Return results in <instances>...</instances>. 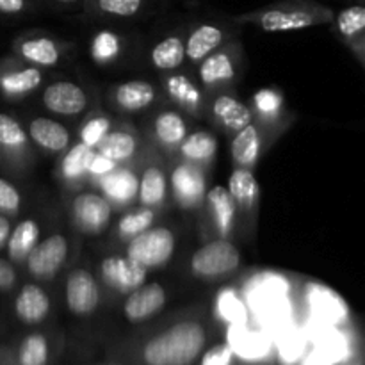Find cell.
<instances>
[{"instance_id":"1","label":"cell","mask_w":365,"mask_h":365,"mask_svg":"<svg viewBox=\"0 0 365 365\" xmlns=\"http://www.w3.org/2000/svg\"><path fill=\"white\" fill-rule=\"evenodd\" d=\"M207 331L196 321H182L146 342V365H191L203 351Z\"/></svg>"},{"instance_id":"2","label":"cell","mask_w":365,"mask_h":365,"mask_svg":"<svg viewBox=\"0 0 365 365\" xmlns=\"http://www.w3.org/2000/svg\"><path fill=\"white\" fill-rule=\"evenodd\" d=\"M331 18L328 7L309 0H289L242 16V21H253L266 32H287L309 29Z\"/></svg>"},{"instance_id":"3","label":"cell","mask_w":365,"mask_h":365,"mask_svg":"<svg viewBox=\"0 0 365 365\" xmlns=\"http://www.w3.org/2000/svg\"><path fill=\"white\" fill-rule=\"evenodd\" d=\"M177 237L166 227H150L127 242V253L138 264L146 269H159L166 266L175 255Z\"/></svg>"},{"instance_id":"4","label":"cell","mask_w":365,"mask_h":365,"mask_svg":"<svg viewBox=\"0 0 365 365\" xmlns=\"http://www.w3.org/2000/svg\"><path fill=\"white\" fill-rule=\"evenodd\" d=\"M241 253L227 237L214 239L196 250L191 257V271L202 280H217L237 271Z\"/></svg>"},{"instance_id":"5","label":"cell","mask_w":365,"mask_h":365,"mask_svg":"<svg viewBox=\"0 0 365 365\" xmlns=\"http://www.w3.org/2000/svg\"><path fill=\"white\" fill-rule=\"evenodd\" d=\"M68 257V241L63 234L41 239L25 259L27 271L38 280H48L63 267Z\"/></svg>"},{"instance_id":"6","label":"cell","mask_w":365,"mask_h":365,"mask_svg":"<svg viewBox=\"0 0 365 365\" xmlns=\"http://www.w3.org/2000/svg\"><path fill=\"white\" fill-rule=\"evenodd\" d=\"M170 187L175 200L184 209H195L203 202L207 192V180L202 166L192 163H180L170 175Z\"/></svg>"},{"instance_id":"7","label":"cell","mask_w":365,"mask_h":365,"mask_svg":"<svg viewBox=\"0 0 365 365\" xmlns=\"http://www.w3.org/2000/svg\"><path fill=\"white\" fill-rule=\"evenodd\" d=\"M71 214H73L75 223L82 232L100 234L109 225L110 216H113V205L100 192L86 191L73 198Z\"/></svg>"},{"instance_id":"8","label":"cell","mask_w":365,"mask_h":365,"mask_svg":"<svg viewBox=\"0 0 365 365\" xmlns=\"http://www.w3.org/2000/svg\"><path fill=\"white\" fill-rule=\"evenodd\" d=\"M100 274L110 289L121 292V294H128L145 284L148 278V269L132 260L130 257L113 255L102 260Z\"/></svg>"},{"instance_id":"9","label":"cell","mask_w":365,"mask_h":365,"mask_svg":"<svg viewBox=\"0 0 365 365\" xmlns=\"http://www.w3.org/2000/svg\"><path fill=\"white\" fill-rule=\"evenodd\" d=\"M66 305L75 316H89L100 302L98 284L95 277L84 267H77L66 278Z\"/></svg>"},{"instance_id":"10","label":"cell","mask_w":365,"mask_h":365,"mask_svg":"<svg viewBox=\"0 0 365 365\" xmlns=\"http://www.w3.org/2000/svg\"><path fill=\"white\" fill-rule=\"evenodd\" d=\"M41 102L50 113L61 116H77L88 107V95L78 84L71 81H57L45 88Z\"/></svg>"},{"instance_id":"11","label":"cell","mask_w":365,"mask_h":365,"mask_svg":"<svg viewBox=\"0 0 365 365\" xmlns=\"http://www.w3.org/2000/svg\"><path fill=\"white\" fill-rule=\"evenodd\" d=\"M166 305V289L160 284H143L141 287L128 292L123 312L130 323H143L159 314Z\"/></svg>"},{"instance_id":"12","label":"cell","mask_w":365,"mask_h":365,"mask_svg":"<svg viewBox=\"0 0 365 365\" xmlns=\"http://www.w3.org/2000/svg\"><path fill=\"white\" fill-rule=\"evenodd\" d=\"M29 141L50 153L66 152L71 145V134L63 123L52 118L38 116L29 123Z\"/></svg>"},{"instance_id":"13","label":"cell","mask_w":365,"mask_h":365,"mask_svg":"<svg viewBox=\"0 0 365 365\" xmlns=\"http://www.w3.org/2000/svg\"><path fill=\"white\" fill-rule=\"evenodd\" d=\"M96 180H98L100 191L109 200L110 205H128L138 196V175L132 170H128V168H121L120 164L113 171L96 178Z\"/></svg>"},{"instance_id":"14","label":"cell","mask_w":365,"mask_h":365,"mask_svg":"<svg viewBox=\"0 0 365 365\" xmlns=\"http://www.w3.org/2000/svg\"><path fill=\"white\" fill-rule=\"evenodd\" d=\"M225 39H227V31L220 24L202 21L192 27L187 38L184 39L185 59H189L191 63H200L203 57L216 52L223 45Z\"/></svg>"},{"instance_id":"15","label":"cell","mask_w":365,"mask_h":365,"mask_svg":"<svg viewBox=\"0 0 365 365\" xmlns=\"http://www.w3.org/2000/svg\"><path fill=\"white\" fill-rule=\"evenodd\" d=\"M50 312V298L39 285L27 284L14 299V314L24 324H39Z\"/></svg>"},{"instance_id":"16","label":"cell","mask_w":365,"mask_h":365,"mask_svg":"<svg viewBox=\"0 0 365 365\" xmlns=\"http://www.w3.org/2000/svg\"><path fill=\"white\" fill-rule=\"evenodd\" d=\"M43 73L38 66L2 68L0 70V93L7 98H24L41 86Z\"/></svg>"},{"instance_id":"17","label":"cell","mask_w":365,"mask_h":365,"mask_svg":"<svg viewBox=\"0 0 365 365\" xmlns=\"http://www.w3.org/2000/svg\"><path fill=\"white\" fill-rule=\"evenodd\" d=\"M168 189H170V182H168V177L163 168L159 164H150V166L145 168L141 177H139V203L143 207H148V209H159L166 202Z\"/></svg>"},{"instance_id":"18","label":"cell","mask_w":365,"mask_h":365,"mask_svg":"<svg viewBox=\"0 0 365 365\" xmlns=\"http://www.w3.org/2000/svg\"><path fill=\"white\" fill-rule=\"evenodd\" d=\"M18 56L38 68H52L61 61V50L56 39L48 36H29L18 43Z\"/></svg>"},{"instance_id":"19","label":"cell","mask_w":365,"mask_h":365,"mask_svg":"<svg viewBox=\"0 0 365 365\" xmlns=\"http://www.w3.org/2000/svg\"><path fill=\"white\" fill-rule=\"evenodd\" d=\"M198 78L205 88L220 86L235 78V59L228 50H216L200 61Z\"/></svg>"},{"instance_id":"20","label":"cell","mask_w":365,"mask_h":365,"mask_svg":"<svg viewBox=\"0 0 365 365\" xmlns=\"http://www.w3.org/2000/svg\"><path fill=\"white\" fill-rule=\"evenodd\" d=\"M39 239H41V227H39L38 221L32 220V217L21 220L16 227L11 228V234L6 242L7 255L13 262H25L27 255L34 250Z\"/></svg>"},{"instance_id":"21","label":"cell","mask_w":365,"mask_h":365,"mask_svg":"<svg viewBox=\"0 0 365 365\" xmlns=\"http://www.w3.org/2000/svg\"><path fill=\"white\" fill-rule=\"evenodd\" d=\"M203 200H205L207 207L210 209L214 225H216L220 235L227 237L232 228H234L235 214H237V205H235L228 189L223 187V185H214L212 189L205 192Z\"/></svg>"},{"instance_id":"22","label":"cell","mask_w":365,"mask_h":365,"mask_svg":"<svg viewBox=\"0 0 365 365\" xmlns=\"http://www.w3.org/2000/svg\"><path fill=\"white\" fill-rule=\"evenodd\" d=\"M157 98L155 88L146 81H128L118 86L114 93L118 107L125 113H139L152 106Z\"/></svg>"},{"instance_id":"23","label":"cell","mask_w":365,"mask_h":365,"mask_svg":"<svg viewBox=\"0 0 365 365\" xmlns=\"http://www.w3.org/2000/svg\"><path fill=\"white\" fill-rule=\"evenodd\" d=\"M260 150H262V139L255 125L248 123L245 128L235 132L232 139V159H234L235 168L252 170L259 160Z\"/></svg>"},{"instance_id":"24","label":"cell","mask_w":365,"mask_h":365,"mask_svg":"<svg viewBox=\"0 0 365 365\" xmlns=\"http://www.w3.org/2000/svg\"><path fill=\"white\" fill-rule=\"evenodd\" d=\"M212 114L227 130L237 132L252 123L253 113L246 103L230 95H220L212 103Z\"/></svg>"},{"instance_id":"25","label":"cell","mask_w":365,"mask_h":365,"mask_svg":"<svg viewBox=\"0 0 365 365\" xmlns=\"http://www.w3.org/2000/svg\"><path fill=\"white\" fill-rule=\"evenodd\" d=\"M93 150L106 157V159L121 164L135 155V152H138V138L127 130H109Z\"/></svg>"},{"instance_id":"26","label":"cell","mask_w":365,"mask_h":365,"mask_svg":"<svg viewBox=\"0 0 365 365\" xmlns=\"http://www.w3.org/2000/svg\"><path fill=\"white\" fill-rule=\"evenodd\" d=\"M164 89L166 95L173 100L175 103L182 107V109L189 110V113H198L202 109L203 96L198 86L191 81L189 77L180 73H173L170 77L164 78Z\"/></svg>"},{"instance_id":"27","label":"cell","mask_w":365,"mask_h":365,"mask_svg":"<svg viewBox=\"0 0 365 365\" xmlns=\"http://www.w3.org/2000/svg\"><path fill=\"white\" fill-rule=\"evenodd\" d=\"M178 150H180V155L187 163L203 166V164H209L216 157L217 139L210 132L196 130L192 134L185 135L184 141L178 145Z\"/></svg>"},{"instance_id":"28","label":"cell","mask_w":365,"mask_h":365,"mask_svg":"<svg viewBox=\"0 0 365 365\" xmlns=\"http://www.w3.org/2000/svg\"><path fill=\"white\" fill-rule=\"evenodd\" d=\"M228 192L234 198L235 205L245 210L255 209L259 202V182L248 168H235L228 178Z\"/></svg>"},{"instance_id":"29","label":"cell","mask_w":365,"mask_h":365,"mask_svg":"<svg viewBox=\"0 0 365 365\" xmlns=\"http://www.w3.org/2000/svg\"><path fill=\"white\" fill-rule=\"evenodd\" d=\"M150 61L160 71H175L180 68L185 61L184 38L177 34L164 36L152 48Z\"/></svg>"},{"instance_id":"30","label":"cell","mask_w":365,"mask_h":365,"mask_svg":"<svg viewBox=\"0 0 365 365\" xmlns=\"http://www.w3.org/2000/svg\"><path fill=\"white\" fill-rule=\"evenodd\" d=\"M153 134L168 148H177L187 135V123L178 110H163L153 120Z\"/></svg>"},{"instance_id":"31","label":"cell","mask_w":365,"mask_h":365,"mask_svg":"<svg viewBox=\"0 0 365 365\" xmlns=\"http://www.w3.org/2000/svg\"><path fill=\"white\" fill-rule=\"evenodd\" d=\"M123 52V38L113 29H100L91 36L89 53L96 64H110Z\"/></svg>"},{"instance_id":"32","label":"cell","mask_w":365,"mask_h":365,"mask_svg":"<svg viewBox=\"0 0 365 365\" xmlns=\"http://www.w3.org/2000/svg\"><path fill=\"white\" fill-rule=\"evenodd\" d=\"M95 150L86 146L84 143L78 141L77 145L66 150V155L63 157L59 164L61 177L66 182H78L88 177L89 163L93 159Z\"/></svg>"},{"instance_id":"33","label":"cell","mask_w":365,"mask_h":365,"mask_svg":"<svg viewBox=\"0 0 365 365\" xmlns=\"http://www.w3.org/2000/svg\"><path fill=\"white\" fill-rule=\"evenodd\" d=\"M91 13L116 20L135 18L145 11L148 0H84Z\"/></svg>"},{"instance_id":"34","label":"cell","mask_w":365,"mask_h":365,"mask_svg":"<svg viewBox=\"0 0 365 365\" xmlns=\"http://www.w3.org/2000/svg\"><path fill=\"white\" fill-rule=\"evenodd\" d=\"M29 135L24 125L7 113H0V150L4 153H20L27 148Z\"/></svg>"},{"instance_id":"35","label":"cell","mask_w":365,"mask_h":365,"mask_svg":"<svg viewBox=\"0 0 365 365\" xmlns=\"http://www.w3.org/2000/svg\"><path fill=\"white\" fill-rule=\"evenodd\" d=\"M153 223H155V210L141 205L138 209L128 210L120 217V221H118V235L125 241H130L132 237L153 227Z\"/></svg>"},{"instance_id":"36","label":"cell","mask_w":365,"mask_h":365,"mask_svg":"<svg viewBox=\"0 0 365 365\" xmlns=\"http://www.w3.org/2000/svg\"><path fill=\"white\" fill-rule=\"evenodd\" d=\"M335 29L344 39H360L365 31V7L362 4H353L339 11L335 16Z\"/></svg>"},{"instance_id":"37","label":"cell","mask_w":365,"mask_h":365,"mask_svg":"<svg viewBox=\"0 0 365 365\" xmlns=\"http://www.w3.org/2000/svg\"><path fill=\"white\" fill-rule=\"evenodd\" d=\"M20 365H46L48 362V342L41 334H32L24 339L18 351Z\"/></svg>"},{"instance_id":"38","label":"cell","mask_w":365,"mask_h":365,"mask_svg":"<svg viewBox=\"0 0 365 365\" xmlns=\"http://www.w3.org/2000/svg\"><path fill=\"white\" fill-rule=\"evenodd\" d=\"M110 127H113V123H110L109 118L103 116V114H96L82 125V128L78 130V139L89 148H95L100 139L110 130Z\"/></svg>"},{"instance_id":"39","label":"cell","mask_w":365,"mask_h":365,"mask_svg":"<svg viewBox=\"0 0 365 365\" xmlns=\"http://www.w3.org/2000/svg\"><path fill=\"white\" fill-rule=\"evenodd\" d=\"M282 106H284V98L280 93L273 89L264 88L253 95V107L266 118H277L282 113Z\"/></svg>"},{"instance_id":"40","label":"cell","mask_w":365,"mask_h":365,"mask_svg":"<svg viewBox=\"0 0 365 365\" xmlns=\"http://www.w3.org/2000/svg\"><path fill=\"white\" fill-rule=\"evenodd\" d=\"M21 209V195L16 185L0 177V214L14 216Z\"/></svg>"},{"instance_id":"41","label":"cell","mask_w":365,"mask_h":365,"mask_svg":"<svg viewBox=\"0 0 365 365\" xmlns=\"http://www.w3.org/2000/svg\"><path fill=\"white\" fill-rule=\"evenodd\" d=\"M232 356H234V349L227 344L214 346L212 349L205 353L202 365H230Z\"/></svg>"},{"instance_id":"42","label":"cell","mask_w":365,"mask_h":365,"mask_svg":"<svg viewBox=\"0 0 365 365\" xmlns=\"http://www.w3.org/2000/svg\"><path fill=\"white\" fill-rule=\"evenodd\" d=\"M116 166L118 164L114 163V160L106 159V157L95 152L93 153L91 163H89L88 175H91V177H95V178H100V177H103V175L109 173V171H113Z\"/></svg>"},{"instance_id":"43","label":"cell","mask_w":365,"mask_h":365,"mask_svg":"<svg viewBox=\"0 0 365 365\" xmlns=\"http://www.w3.org/2000/svg\"><path fill=\"white\" fill-rule=\"evenodd\" d=\"M34 0H0V14L4 16H18L31 9Z\"/></svg>"},{"instance_id":"44","label":"cell","mask_w":365,"mask_h":365,"mask_svg":"<svg viewBox=\"0 0 365 365\" xmlns=\"http://www.w3.org/2000/svg\"><path fill=\"white\" fill-rule=\"evenodd\" d=\"M16 271L9 260L0 257V291H9L16 284Z\"/></svg>"},{"instance_id":"45","label":"cell","mask_w":365,"mask_h":365,"mask_svg":"<svg viewBox=\"0 0 365 365\" xmlns=\"http://www.w3.org/2000/svg\"><path fill=\"white\" fill-rule=\"evenodd\" d=\"M11 228H13V225H11L9 216H4V214H0V250L6 246L7 237H9V234H11Z\"/></svg>"},{"instance_id":"46","label":"cell","mask_w":365,"mask_h":365,"mask_svg":"<svg viewBox=\"0 0 365 365\" xmlns=\"http://www.w3.org/2000/svg\"><path fill=\"white\" fill-rule=\"evenodd\" d=\"M52 4H57V6H64V7H70V6H77V4L84 2V0H50Z\"/></svg>"},{"instance_id":"47","label":"cell","mask_w":365,"mask_h":365,"mask_svg":"<svg viewBox=\"0 0 365 365\" xmlns=\"http://www.w3.org/2000/svg\"><path fill=\"white\" fill-rule=\"evenodd\" d=\"M355 365H360V364H355Z\"/></svg>"}]
</instances>
